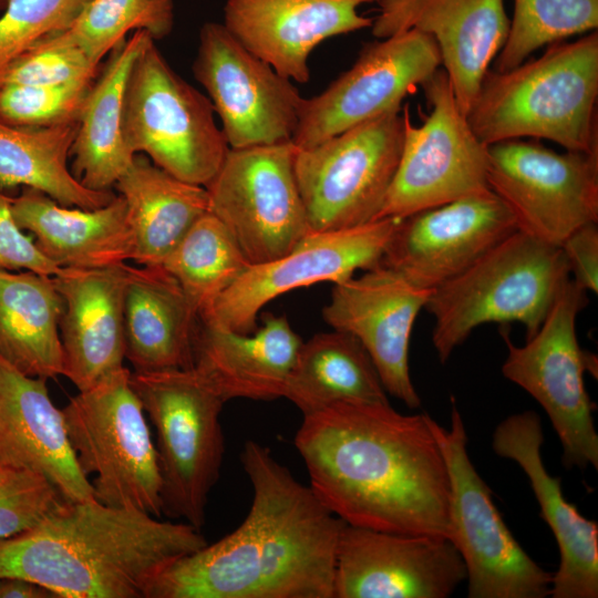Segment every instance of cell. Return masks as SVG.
<instances>
[{"instance_id": "cell-28", "label": "cell", "mask_w": 598, "mask_h": 598, "mask_svg": "<svg viewBox=\"0 0 598 598\" xmlns=\"http://www.w3.org/2000/svg\"><path fill=\"white\" fill-rule=\"evenodd\" d=\"M198 322L182 287L162 266L128 265L125 359L134 372L193 368Z\"/></svg>"}, {"instance_id": "cell-38", "label": "cell", "mask_w": 598, "mask_h": 598, "mask_svg": "<svg viewBox=\"0 0 598 598\" xmlns=\"http://www.w3.org/2000/svg\"><path fill=\"white\" fill-rule=\"evenodd\" d=\"M99 70L100 65L60 31L41 39L16 59L2 75L0 86L92 83Z\"/></svg>"}, {"instance_id": "cell-8", "label": "cell", "mask_w": 598, "mask_h": 598, "mask_svg": "<svg viewBox=\"0 0 598 598\" xmlns=\"http://www.w3.org/2000/svg\"><path fill=\"white\" fill-rule=\"evenodd\" d=\"M156 41L133 63L124 97L123 135L128 150L173 176L206 186L229 146L207 95L181 78Z\"/></svg>"}, {"instance_id": "cell-9", "label": "cell", "mask_w": 598, "mask_h": 598, "mask_svg": "<svg viewBox=\"0 0 598 598\" xmlns=\"http://www.w3.org/2000/svg\"><path fill=\"white\" fill-rule=\"evenodd\" d=\"M585 289L568 278L537 332L524 346L512 343L508 330L503 375L532 395L544 409L563 447V464L598 468V433L584 374L594 373L596 357L581 349L576 320L588 305Z\"/></svg>"}, {"instance_id": "cell-20", "label": "cell", "mask_w": 598, "mask_h": 598, "mask_svg": "<svg viewBox=\"0 0 598 598\" xmlns=\"http://www.w3.org/2000/svg\"><path fill=\"white\" fill-rule=\"evenodd\" d=\"M431 293L379 265L334 283L322 310L328 324L361 342L385 391L410 409L421 405L410 374V339Z\"/></svg>"}, {"instance_id": "cell-19", "label": "cell", "mask_w": 598, "mask_h": 598, "mask_svg": "<svg viewBox=\"0 0 598 598\" xmlns=\"http://www.w3.org/2000/svg\"><path fill=\"white\" fill-rule=\"evenodd\" d=\"M516 230L509 209L489 189L399 219L380 265L434 290Z\"/></svg>"}, {"instance_id": "cell-21", "label": "cell", "mask_w": 598, "mask_h": 598, "mask_svg": "<svg viewBox=\"0 0 598 598\" xmlns=\"http://www.w3.org/2000/svg\"><path fill=\"white\" fill-rule=\"evenodd\" d=\"M372 35L384 39L411 29L430 34L456 103L466 113L491 61L503 48L511 21L504 0H378Z\"/></svg>"}, {"instance_id": "cell-44", "label": "cell", "mask_w": 598, "mask_h": 598, "mask_svg": "<svg viewBox=\"0 0 598 598\" xmlns=\"http://www.w3.org/2000/svg\"><path fill=\"white\" fill-rule=\"evenodd\" d=\"M7 0H0V10H3Z\"/></svg>"}, {"instance_id": "cell-34", "label": "cell", "mask_w": 598, "mask_h": 598, "mask_svg": "<svg viewBox=\"0 0 598 598\" xmlns=\"http://www.w3.org/2000/svg\"><path fill=\"white\" fill-rule=\"evenodd\" d=\"M249 266L231 233L210 212L189 228L162 264L199 317Z\"/></svg>"}, {"instance_id": "cell-27", "label": "cell", "mask_w": 598, "mask_h": 598, "mask_svg": "<svg viewBox=\"0 0 598 598\" xmlns=\"http://www.w3.org/2000/svg\"><path fill=\"white\" fill-rule=\"evenodd\" d=\"M199 322L194 367L226 401L283 398L302 343L285 316L265 315L261 327L251 333Z\"/></svg>"}, {"instance_id": "cell-22", "label": "cell", "mask_w": 598, "mask_h": 598, "mask_svg": "<svg viewBox=\"0 0 598 598\" xmlns=\"http://www.w3.org/2000/svg\"><path fill=\"white\" fill-rule=\"evenodd\" d=\"M544 434L539 415L524 411L504 419L495 429L492 447L526 474L554 534L559 565L553 574V598L598 597V524L582 516L563 494L561 480L551 476L542 457Z\"/></svg>"}, {"instance_id": "cell-16", "label": "cell", "mask_w": 598, "mask_h": 598, "mask_svg": "<svg viewBox=\"0 0 598 598\" xmlns=\"http://www.w3.org/2000/svg\"><path fill=\"white\" fill-rule=\"evenodd\" d=\"M441 64L435 40L415 29L364 44L349 70L318 95L303 100L293 144L311 147L401 109L402 101Z\"/></svg>"}, {"instance_id": "cell-37", "label": "cell", "mask_w": 598, "mask_h": 598, "mask_svg": "<svg viewBox=\"0 0 598 598\" xmlns=\"http://www.w3.org/2000/svg\"><path fill=\"white\" fill-rule=\"evenodd\" d=\"M92 0H7L0 17V80L41 39L69 29Z\"/></svg>"}, {"instance_id": "cell-25", "label": "cell", "mask_w": 598, "mask_h": 598, "mask_svg": "<svg viewBox=\"0 0 598 598\" xmlns=\"http://www.w3.org/2000/svg\"><path fill=\"white\" fill-rule=\"evenodd\" d=\"M53 278L64 302L60 321L62 375L84 391L124 367L128 265L62 268Z\"/></svg>"}, {"instance_id": "cell-24", "label": "cell", "mask_w": 598, "mask_h": 598, "mask_svg": "<svg viewBox=\"0 0 598 598\" xmlns=\"http://www.w3.org/2000/svg\"><path fill=\"white\" fill-rule=\"evenodd\" d=\"M0 465L42 474L69 502L94 498L47 379L27 375L1 357Z\"/></svg>"}, {"instance_id": "cell-39", "label": "cell", "mask_w": 598, "mask_h": 598, "mask_svg": "<svg viewBox=\"0 0 598 598\" xmlns=\"http://www.w3.org/2000/svg\"><path fill=\"white\" fill-rule=\"evenodd\" d=\"M92 83L2 85L0 121L19 126H51L79 122Z\"/></svg>"}, {"instance_id": "cell-2", "label": "cell", "mask_w": 598, "mask_h": 598, "mask_svg": "<svg viewBox=\"0 0 598 598\" xmlns=\"http://www.w3.org/2000/svg\"><path fill=\"white\" fill-rule=\"evenodd\" d=\"M240 462L252 488L246 518L169 565L147 598H333L346 523L267 446L246 441Z\"/></svg>"}, {"instance_id": "cell-13", "label": "cell", "mask_w": 598, "mask_h": 598, "mask_svg": "<svg viewBox=\"0 0 598 598\" xmlns=\"http://www.w3.org/2000/svg\"><path fill=\"white\" fill-rule=\"evenodd\" d=\"M297 148L292 141L229 148L205 186L209 212L250 265L286 255L312 233L295 174Z\"/></svg>"}, {"instance_id": "cell-23", "label": "cell", "mask_w": 598, "mask_h": 598, "mask_svg": "<svg viewBox=\"0 0 598 598\" xmlns=\"http://www.w3.org/2000/svg\"><path fill=\"white\" fill-rule=\"evenodd\" d=\"M378 0H227V30L292 82L310 80L309 58L324 40L372 24L360 6Z\"/></svg>"}, {"instance_id": "cell-18", "label": "cell", "mask_w": 598, "mask_h": 598, "mask_svg": "<svg viewBox=\"0 0 598 598\" xmlns=\"http://www.w3.org/2000/svg\"><path fill=\"white\" fill-rule=\"evenodd\" d=\"M465 579L448 538L348 524L339 535L333 598H447Z\"/></svg>"}, {"instance_id": "cell-14", "label": "cell", "mask_w": 598, "mask_h": 598, "mask_svg": "<svg viewBox=\"0 0 598 598\" xmlns=\"http://www.w3.org/2000/svg\"><path fill=\"white\" fill-rule=\"evenodd\" d=\"M487 183L517 229L560 247L577 228L598 223V153H557L536 141L487 145Z\"/></svg>"}, {"instance_id": "cell-30", "label": "cell", "mask_w": 598, "mask_h": 598, "mask_svg": "<svg viewBox=\"0 0 598 598\" xmlns=\"http://www.w3.org/2000/svg\"><path fill=\"white\" fill-rule=\"evenodd\" d=\"M134 234L133 261L162 266L189 228L209 212L206 187L184 182L136 154L114 185Z\"/></svg>"}, {"instance_id": "cell-32", "label": "cell", "mask_w": 598, "mask_h": 598, "mask_svg": "<svg viewBox=\"0 0 598 598\" xmlns=\"http://www.w3.org/2000/svg\"><path fill=\"white\" fill-rule=\"evenodd\" d=\"M283 398L303 416L338 402L390 403L361 342L336 329L302 341Z\"/></svg>"}, {"instance_id": "cell-26", "label": "cell", "mask_w": 598, "mask_h": 598, "mask_svg": "<svg viewBox=\"0 0 598 598\" xmlns=\"http://www.w3.org/2000/svg\"><path fill=\"white\" fill-rule=\"evenodd\" d=\"M12 214L41 252L61 268H105L133 260L134 234L118 194L102 207L85 209L63 206L40 190L22 187L12 197Z\"/></svg>"}, {"instance_id": "cell-31", "label": "cell", "mask_w": 598, "mask_h": 598, "mask_svg": "<svg viewBox=\"0 0 598 598\" xmlns=\"http://www.w3.org/2000/svg\"><path fill=\"white\" fill-rule=\"evenodd\" d=\"M63 310L53 276L0 269V357L30 377L62 375Z\"/></svg>"}, {"instance_id": "cell-42", "label": "cell", "mask_w": 598, "mask_h": 598, "mask_svg": "<svg viewBox=\"0 0 598 598\" xmlns=\"http://www.w3.org/2000/svg\"><path fill=\"white\" fill-rule=\"evenodd\" d=\"M569 275L586 291L598 292V227L586 224L574 230L560 245Z\"/></svg>"}, {"instance_id": "cell-41", "label": "cell", "mask_w": 598, "mask_h": 598, "mask_svg": "<svg viewBox=\"0 0 598 598\" xmlns=\"http://www.w3.org/2000/svg\"><path fill=\"white\" fill-rule=\"evenodd\" d=\"M0 269L56 276L62 268L48 259L12 214V197L0 188Z\"/></svg>"}, {"instance_id": "cell-12", "label": "cell", "mask_w": 598, "mask_h": 598, "mask_svg": "<svg viewBox=\"0 0 598 598\" xmlns=\"http://www.w3.org/2000/svg\"><path fill=\"white\" fill-rule=\"evenodd\" d=\"M421 86L431 112L414 126L404 105L401 156L377 219H401L491 189L487 146L460 110L446 72L439 69Z\"/></svg>"}, {"instance_id": "cell-6", "label": "cell", "mask_w": 598, "mask_h": 598, "mask_svg": "<svg viewBox=\"0 0 598 598\" xmlns=\"http://www.w3.org/2000/svg\"><path fill=\"white\" fill-rule=\"evenodd\" d=\"M131 383L156 432L162 514L200 529L220 476L227 401L195 367L132 372Z\"/></svg>"}, {"instance_id": "cell-15", "label": "cell", "mask_w": 598, "mask_h": 598, "mask_svg": "<svg viewBox=\"0 0 598 598\" xmlns=\"http://www.w3.org/2000/svg\"><path fill=\"white\" fill-rule=\"evenodd\" d=\"M192 71L220 118L229 148L292 141L305 97L223 23L202 25Z\"/></svg>"}, {"instance_id": "cell-17", "label": "cell", "mask_w": 598, "mask_h": 598, "mask_svg": "<svg viewBox=\"0 0 598 598\" xmlns=\"http://www.w3.org/2000/svg\"><path fill=\"white\" fill-rule=\"evenodd\" d=\"M398 221L381 218L346 229L312 231L286 255L250 265L199 320L251 333L261 308L278 296L318 282L338 283L357 270L379 266Z\"/></svg>"}, {"instance_id": "cell-40", "label": "cell", "mask_w": 598, "mask_h": 598, "mask_svg": "<svg viewBox=\"0 0 598 598\" xmlns=\"http://www.w3.org/2000/svg\"><path fill=\"white\" fill-rule=\"evenodd\" d=\"M66 502L42 474L0 465V539L35 528Z\"/></svg>"}, {"instance_id": "cell-43", "label": "cell", "mask_w": 598, "mask_h": 598, "mask_svg": "<svg viewBox=\"0 0 598 598\" xmlns=\"http://www.w3.org/2000/svg\"><path fill=\"white\" fill-rule=\"evenodd\" d=\"M0 598H55L45 587L20 577L0 578Z\"/></svg>"}, {"instance_id": "cell-1", "label": "cell", "mask_w": 598, "mask_h": 598, "mask_svg": "<svg viewBox=\"0 0 598 598\" xmlns=\"http://www.w3.org/2000/svg\"><path fill=\"white\" fill-rule=\"evenodd\" d=\"M310 487L346 524L448 538L450 482L427 413L338 402L295 435Z\"/></svg>"}, {"instance_id": "cell-11", "label": "cell", "mask_w": 598, "mask_h": 598, "mask_svg": "<svg viewBox=\"0 0 598 598\" xmlns=\"http://www.w3.org/2000/svg\"><path fill=\"white\" fill-rule=\"evenodd\" d=\"M402 109L297 148L295 174L311 231L375 220L392 183L404 140Z\"/></svg>"}, {"instance_id": "cell-10", "label": "cell", "mask_w": 598, "mask_h": 598, "mask_svg": "<svg viewBox=\"0 0 598 598\" xmlns=\"http://www.w3.org/2000/svg\"><path fill=\"white\" fill-rule=\"evenodd\" d=\"M450 482L448 539L466 570L468 598H544L553 574L518 544L467 452L463 417L451 398L450 427L430 416Z\"/></svg>"}, {"instance_id": "cell-4", "label": "cell", "mask_w": 598, "mask_h": 598, "mask_svg": "<svg viewBox=\"0 0 598 598\" xmlns=\"http://www.w3.org/2000/svg\"><path fill=\"white\" fill-rule=\"evenodd\" d=\"M598 32L549 44L508 71L487 70L466 113L486 146L523 137L598 153Z\"/></svg>"}, {"instance_id": "cell-5", "label": "cell", "mask_w": 598, "mask_h": 598, "mask_svg": "<svg viewBox=\"0 0 598 598\" xmlns=\"http://www.w3.org/2000/svg\"><path fill=\"white\" fill-rule=\"evenodd\" d=\"M570 278L560 247L516 230L461 274L432 290V343L444 364L478 327L519 322L526 339L540 328Z\"/></svg>"}, {"instance_id": "cell-35", "label": "cell", "mask_w": 598, "mask_h": 598, "mask_svg": "<svg viewBox=\"0 0 598 598\" xmlns=\"http://www.w3.org/2000/svg\"><path fill=\"white\" fill-rule=\"evenodd\" d=\"M174 22L173 0H92L63 33L100 65L130 32L145 31L158 41L173 31Z\"/></svg>"}, {"instance_id": "cell-36", "label": "cell", "mask_w": 598, "mask_h": 598, "mask_svg": "<svg viewBox=\"0 0 598 598\" xmlns=\"http://www.w3.org/2000/svg\"><path fill=\"white\" fill-rule=\"evenodd\" d=\"M597 27L598 0H515L508 35L494 70L514 69L537 49Z\"/></svg>"}, {"instance_id": "cell-29", "label": "cell", "mask_w": 598, "mask_h": 598, "mask_svg": "<svg viewBox=\"0 0 598 598\" xmlns=\"http://www.w3.org/2000/svg\"><path fill=\"white\" fill-rule=\"evenodd\" d=\"M153 40L135 31L114 48L89 91L71 150V172L85 187L111 190L134 154L123 135L124 97L134 61Z\"/></svg>"}, {"instance_id": "cell-7", "label": "cell", "mask_w": 598, "mask_h": 598, "mask_svg": "<svg viewBox=\"0 0 598 598\" xmlns=\"http://www.w3.org/2000/svg\"><path fill=\"white\" fill-rule=\"evenodd\" d=\"M122 367L79 391L62 409L71 445L94 498L161 517L162 478L143 404Z\"/></svg>"}, {"instance_id": "cell-3", "label": "cell", "mask_w": 598, "mask_h": 598, "mask_svg": "<svg viewBox=\"0 0 598 598\" xmlns=\"http://www.w3.org/2000/svg\"><path fill=\"white\" fill-rule=\"evenodd\" d=\"M206 544L185 522L95 498L66 502L35 528L0 539V578L34 581L55 598H147L169 565Z\"/></svg>"}, {"instance_id": "cell-33", "label": "cell", "mask_w": 598, "mask_h": 598, "mask_svg": "<svg viewBox=\"0 0 598 598\" xmlns=\"http://www.w3.org/2000/svg\"><path fill=\"white\" fill-rule=\"evenodd\" d=\"M78 123L19 126L0 121V188L40 190L63 206L94 209L115 196L83 186L69 167Z\"/></svg>"}]
</instances>
